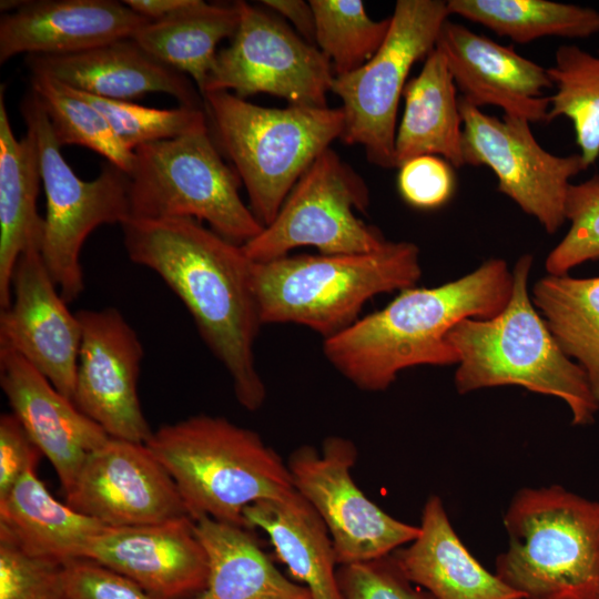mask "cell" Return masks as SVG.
Wrapping results in <instances>:
<instances>
[{
    "mask_svg": "<svg viewBox=\"0 0 599 599\" xmlns=\"http://www.w3.org/2000/svg\"><path fill=\"white\" fill-rule=\"evenodd\" d=\"M547 71L555 89L547 122L559 116L571 121L588 169L599 158V50L592 54L576 44H562Z\"/></svg>",
    "mask_w": 599,
    "mask_h": 599,
    "instance_id": "1f68e13d",
    "label": "cell"
},
{
    "mask_svg": "<svg viewBox=\"0 0 599 599\" xmlns=\"http://www.w3.org/2000/svg\"><path fill=\"white\" fill-rule=\"evenodd\" d=\"M30 82L61 148L72 144L88 148L130 172L134 152L119 141L105 118L90 102L49 77L31 74Z\"/></svg>",
    "mask_w": 599,
    "mask_h": 599,
    "instance_id": "d6a6232c",
    "label": "cell"
},
{
    "mask_svg": "<svg viewBox=\"0 0 599 599\" xmlns=\"http://www.w3.org/2000/svg\"><path fill=\"white\" fill-rule=\"evenodd\" d=\"M495 573L524 599H599V501L555 484L522 487L502 518Z\"/></svg>",
    "mask_w": 599,
    "mask_h": 599,
    "instance_id": "8992f818",
    "label": "cell"
},
{
    "mask_svg": "<svg viewBox=\"0 0 599 599\" xmlns=\"http://www.w3.org/2000/svg\"><path fill=\"white\" fill-rule=\"evenodd\" d=\"M83 558L121 573L158 599L192 598L204 590L209 575L207 555L190 516L105 527Z\"/></svg>",
    "mask_w": 599,
    "mask_h": 599,
    "instance_id": "ac0fdd59",
    "label": "cell"
},
{
    "mask_svg": "<svg viewBox=\"0 0 599 599\" xmlns=\"http://www.w3.org/2000/svg\"><path fill=\"white\" fill-rule=\"evenodd\" d=\"M530 296L562 352L583 369L599 404V276L548 274Z\"/></svg>",
    "mask_w": 599,
    "mask_h": 599,
    "instance_id": "f546056e",
    "label": "cell"
},
{
    "mask_svg": "<svg viewBox=\"0 0 599 599\" xmlns=\"http://www.w3.org/2000/svg\"><path fill=\"white\" fill-rule=\"evenodd\" d=\"M82 331L72 400L113 438L146 444L153 435L138 383L141 341L115 307L77 313Z\"/></svg>",
    "mask_w": 599,
    "mask_h": 599,
    "instance_id": "9a60e30c",
    "label": "cell"
},
{
    "mask_svg": "<svg viewBox=\"0 0 599 599\" xmlns=\"http://www.w3.org/2000/svg\"><path fill=\"white\" fill-rule=\"evenodd\" d=\"M150 21L123 1H26L18 10L1 14L0 63L21 53L73 54L134 38Z\"/></svg>",
    "mask_w": 599,
    "mask_h": 599,
    "instance_id": "44dd1931",
    "label": "cell"
},
{
    "mask_svg": "<svg viewBox=\"0 0 599 599\" xmlns=\"http://www.w3.org/2000/svg\"><path fill=\"white\" fill-rule=\"evenodd\" d=\"M203 100L214 141L233 163L263 226L343 132L341 108H265L225 91L206 93Z\"/></svg>",
    "mask_w": 599,
    "mask_h": 599,
    "instance_id": "52a82bcc",
    "label": "cell"
},
{
    "mask_svg": "<svg viewBox=\"0 0 599 599\" xmlns=\"http://www.w3.org/2000/svg\"><path fill=\"white\" fill-rule=\"evenodd\" d=\"M436 48L464 100L477 108L499 106L530 123L547 122L545 93L554 89L547 68L450 20L443 24Z\"/></svg>",
    "mask_w": 599,
    "mask_h": 599,
    "instance_id": "d6986e66",
    "label": "cell"
},
{
    "mask_svg": "<svg viewBox=\"0 0 599 599\" xmlns=\"http://www.w3.org/2000/svg\"><path fill=\"white\" fill-rule=\"evenodd\" d=\"M449 12L447 1L398 0L378 51L357 70L334 77L331 92L343 102L342 142L361 145L368 162L392 169L397 111L412 67L435 49Z\"/></svg>",
    "mask_w": 599,
    "mask_h": 599,
    "instance_id": "30bf717a",
    "label": "cell"
},
{
    "mask_svg": "<svg viewBox=\"0 0 599 599\" xmlns=\"http://www.w3.org/2000/svg\"><path fill=\"white\" fill-rule=\"evenodd\" d=\"M336 577L343 599H436L404 575L392 554L338 566Z\"/></svg>",
    "mask_w": 599,
    "mask_h": 599,
    "instance_id": "74e56055",
    "label": "cell"
},
{
    "mask_svg": "<svg viewBox=\"0 0 599 599\" xmlns=\"http://www.w3.org/2000/svg\"><path fill=\"white\" fill-rule=\"evenodd\" d=\"M65 504L108 527L190 516L176 484L146 444L110 437L82 464Z\"/></svg>",
    "mask_w": 599,
    "mask_h": 599,
    "instance_id": "2e32d148",
    "label": "cell"
},
{
    "mask_svg": "<svg viewBox=\"0 0 599 599\" xmlns=\"http://www.w3.org/2000/svg\"><path fill=\"white\" fill-rule=\"evenodd\" d=\"M236 4L237 30L230 45L217 52L202 97L222 91L242 99L267 93L290 105L327 108L334 73L319 49L261 9L245 1Z\"/></svg>",
    "mask_w": 599,
    "mask_h": 599,
    "instance_id": "7c38bea8",
    "label": "cell"
},
{
    "mask_svg": "<svg viewBox=\"0 0 599 599\" xmlns=\"http://www.w3.org/2000/svg\"><path fill=\"white\" fill-rule=\"evenodd\" d=\"M565 215L570 226L547 255L549 275H566L582 263L599 260V174L570 184Z\"/></svg>",
    "mask_w": 599,
    "mask_h": 599,
    "instance_id": "d590c367",
    "label": "cell"
},
{
    "mask_svg": "<svg viewBox=\"0 0 599 599\" xmlns=\"http://www.w3.org/2000/svg\"><path fill=\"white\" fill-rule=\"evenodd\" d=\"M121 226L129 258L156 273L185 305L240 405L260 409L266 387L254 345L262 323L253 261L242 245L187 217L130 219Z\"/></svg>",
    "mask_w": 599,
    "mask_h": 599,
    "instance_id": "6da1fadb",
    "label": "cell"
},
{
    "mask_svg": "<svg viewBox=\"0 0 599 599\" xmlns=\"http://www.w3.org/2000/svg\"><path fill=\"white\" fill-rule=\"evenodd\" d=\"M32 75L54 79L95 97L130 101L165 93L181 106L204 109L199 89L186 74L159 61L133 38L63 55H27Z\"/></svg>",
    "mask_w": 599,
    "mask_h": 599,
    "instance_id": "7402d4cb",
    "label": "cell"
},
{
    "mask_svg": "<svg viewBox=\"0 0 599 599\" xmlns=\"http://www.w3.org/2000/svg\"><path fill=\"white\" fill-rule=\"evenodd\" d=\"M512 288L506 261L491 258L471 273L436 287H407L384 308L323 339L328 363L361 390L387 389L397 375L420 365L458 363L447 341L463 319L500 313Z\"/></svg>",
    "mask_w": 599,
    "mask_h": 599,
    "instance_id": "7a4b0ae2",
    "label": "cell"
},
{
    "mask_svg": "<svg viewBox=\"0 0 599 599\" xmlns=\"http://www.w3.org/2000/svg\"><path fill=\"white\" fill-rule=\"evenodd\" d=\"M459 108L465 165L489 167L500 193L535 217L547 233H556L566 222L570 180L587 169L581 155L560 156L546 151L524 118L505 113L502 118L493 116L463 98Z\"/></svg>",
    "mask_w": 599,
    "mask_h": 599,
    "instance_id": "5bb4252c",
    "label": "cell"
},
{
    "mask_svg": "<svg viewBox=\"0 0 599 599\" xmlns=\"http://www.w3.org/2000/svg\"><path fill=\"white\" fill-rule=\"evenodd\" d=\"M169 471L193 520L245 527L244 509L296 493L287 464L261 436L221 416L163 425L146 443Z\"/></svg>",
    "mask_w": 599,
    "mask_h": 599,
    "instance_id": "277c9868",
    "label": "cell"
},
{
    "mask_svg": "<svg viewBox=\"0 0 599 599\" xmlns=\"http://www.w3.org/2000/svg\"><path fill=\"white\" fill-rule=\"evenodd\" d=\"M0 599H69L63 564L31 555L0 535Z\"/></svg>",
    "mask_w": 599,
    "mask_h": 599,
    "instance_id": "8d00e7d4",
    "label": "cell"
},
{
    "mask_svg": "<svg viewBox=\"0 0 599 599\" xmlns=\"http://www.w3.org/2000/svg\"><path fill=\"white\" fill-rule=\"evenodd\" d=\"M0 385L12 414L49 459L65 494L89 454L110 436L34 366L3 347Z\"/></svg>",
    "mask_w": 599,
    "mask_h": 599,
    "instance_id": "ffe728a7",
    "label": "cell"
},
{
    "mask_svg": "<svg viewBox=\"0 0 599 599\" xmlns=\"http://www.w3.org/2000/svg\"><path fill=\"white\" fill-rule=\"evenodd\" d=\"M128 176L131 219H194L238 245L264 227L209 126L136 148Z\"/></svg>",
    "mask_w": 599,
    "mask_h": 599,
    "instance_id": "ba28073f",
    "label": "cell"
},
{
    "mask_svg": "<svg viewBox=\"0 0 599 599\" xmlns=\"http://www.w3.org/2000/svg\"><path fill=\"white\" fill-rule=\"evenodd\" d=\"M74 91L105 118L119 141L133 152L141 145L209 126L204 109L181 105L174 109H156Z\"/></svg>",
    "mask_w": 599,
    "mask_h": 599,
    "instance_id": "e575fe53",
    "label": "cell"
},
{
    "mask_svg": "<svg viewBox=\"0 0 599 599\" xmlns=\"http://www.w3.org/2000/svg\"><path fill=\"white\" fill-rule=\"evenodd\" d=\"M315 17V44L331 62L334 77L365 64L383 44L390 18L368 17L361 0H309Z\"/></svg>",
    "mask_w": 599,
    "mask_h": 599,
    "instance_id": "836d02e7",
    "label": "cell"
},
{
    "mask_svg": "<svg viewBox=\"0 0 599 599\" xmlns=\"http://www.w3.org/2000/svg\"><path fill=\"white\" fill-rule=\"evenodd\" d=\"M246 528L263 530L292 577L313 599H343L332 538L316 510L297 491L278 499H262L243 512Z\"/></svg>",
    "mask_w": 599,
    "mask_h": 599,
    "instance_id": "cb8c5ba5",
    "label": "cell"
},
{
    "mask_svg": "<svg viewBox=\"0 0 599 599\" xmlns=\"http://www.w3.org/2000/svg\"><path fill=\"white\" fill-rule=\"evenodd\" d=\"M42 453L12 413L0 416V499L31 469Z\"/></svg>",
    "mask_w": 599,
    "mask_h": 599,
    "instance_id": "60d3db41",
    "label": "cell"
},
{
    "mask_svg": "<svg viewBox=\"0 0 599 599\" xmlns=\"http://www.w3.org/2000/svg\"><path fill=\"white\" fill-rule=\"evenodd\" d=\"M11 302L0 313V347L22 356L64 396L72 399L81 324L50 276L38 246L17 260Z\"/></svg>",
    "mask_w": 599,
    "mask_h": 599,
    "instance_id": "e0dca14e",
    "label": "cell"
},
{
    "mask_svg": "<svg viewBox=\"0 0 599 599\" xmlns=\"http://www.w3.org/2000/svg\"><path fill=\"white\" fill-rule=\"evenodd\" d=\"M63 578L69 599H158L131 579L85 558L63 564Z\"/></svg>",
    "mask_w": 599,
    "mask_h": 599,
    "instance_id": "ab89813d",
    "label": "cell"
},
{
    "mask_svg": "<svg viewBox=\"0 0 599 599\" xmlns=\"http://www.w3.org/2000/svg\"><path fill=\"white\" fill-rule=\"evenodd\" d=\"M369 201L364 179L329 148L300 177L274 220L242 248L258 263L302 246L319 254L373 252L387 240L356 214L366 212Z\"/></svg>",
    "mask_w": 599,
    "mask_h": 599,
    "instance_id": "8fae6325",
    "label": "cell"
},
{
    "mask_svg": "<svg viewBox=\"0 0 599 599\" xmlns=\"http://www.w3.org/2000/svg\"><path fill=\"white\" fill-rule=\"evenodd\" d=\"M193 0H126L123 1L138 14L154 21L169 17L190 6Z\"/></svg>",
    "mask_w": 599,
    "mask_h": 599,
    "instance_id": "7bdbcfd3",
    "label": "cell"
},
{
    "mask_svg": "<svg viewBox=\"0 0 599 599\" xmlns=\"http://www.w3.org/2000/svg\"><path fill=\"white\" fill-rule=\"evenodd\" d=\"M42 184L34 134L27 129L18 139L0 94V309L11 302V275L19 256L29 247L40 248L44 219L37 211Z\"/></svg>",
    "mask_w": 599,
    "mask_h": 599,
    "instance_id": "d4e9b609",
    "label": "cell"
},
{
    "mask_svg": "<svg viewBox=\"0 0 599 599\" xmlns=\"http://www.w3.org/2000/svg\"><path fill=\"white\" fill-rule=\"evenodd\" d=\"M194 528L209 575L204 590L189 599H313L274 566L251 529L210 517L194 520Z\"/></svg>",
    "mask_w": 599,
    "mask_h": 599,
    "instance_id": "83f0119b",
    "label": "cell"
},
{
    "mask_svg": "<svg viewBox=\"0 0 599 599\" xmlns=\"http://www.w3.org/2000/svg\"><path fill=\"white\" fill-rule=\"evenodd\" d=\"M418 527L412 542L392 552L412 582L436 599H524L470 554L439 496L426 499Z\"/></svg>",
    "mask_w": 599,
    "mask_h": 599,
    "instance_id": "603a6c76",
    "label": "cell"
},
{
    "mask_svg": "<svg viewBox=\"0 0 599 599\" xmlns=\"http://www.w3.org/2000/svg\"><path fill=\"white\" fill-rule=\"evenodd\" d=\"M262 3L286 18L306 42L315 44V17L313 8L303 0H263Z\"/></svg>",
    "mask_w": 599,
    "mask_h": 599,
    "instance_id": "b9f144b4",
    "label": "cell"
},
{
    "mask_svg": "<svg viewBox=\"0 0 599 599\" xmlns=\"http://www.w3.org/2000/svg\"><path fill=\"white\" fill-rule=\"evenodd\" d=\"M534 264L521 255L512 270L511 295L496 316L466 318L448 334L458 367L455 387L461 395L515 385L561 399L571 424L587 426L599 410L583 369L560 348L528 291Z\"/></svg>",
    "mask_w": 599,
    "mask_h": 599,
    "instance_id": "3957f363",
    "label": "cell"
},
{
    "mask_svg": "<svg viewBox=\"0 0 599 599\" xmlns=\"http://www.w3.org/2000/svg\"><path fill=\"white\" fill-rule=\"evenodd\" d=\"M252 274L262 325L297 324L326 339L359 319L374 296L415 286L422 267L415 243L387 241L368 253L253 262Z\"/></svg>",
    "mask_w": 599,
    "mask_h": 599,
    "instance_id": "5b68a950",
    "label": "cell"
},
{
    "mask_svg": "<svg viewBox=\"0 0 599 599\" xmlns=\"http://www.w3.org/2000/svg\"><path fill=\"white\" fill-rule=\"evenodd\" d=\"M105 527L54 499L35 469L0 499V535L31 555L60 564L83 558L90 541Z\"/></svg>",
    "mask_w": 599,
    "mask_h": 599,
    "instance_id": "4316f807",
    "label": "cell"
},
{
    "mask_svg": "<svg viewBox=\"0 0 599 599\" xmlns=\"http://www.w3.org/2000/svg\"><path fill=\"white\" fill-rule=\"evenodd\" d=\"M356 459L351 439L329 436L321 450L302 445L286 461L294 488L327 527L338 566L390 555L419 532L367 498L351 473Z\"/></svg>",
    "mask_w": 599,
    "mask_h": 599,
    "instance_id": "4fadbf2b",
    "label": "cell"
},
{
    "mask_svg": "<svg viewBox=\"0 0 599 599\" xmlns=\"http://www.w3.org/2000/svg\"><path fill=\"white\" fill-rule=\"evenodd\" d=\"M404 113L396 131L395 162L435 155L454 167L465 165L463 116L457 88L444 54L435 49L404 89Z\"/></svg>",
    "mask_w": 599,
    "mask_h": 599,
    "instance_id": "484cf974",
    "label": "cell"
},
{
    "mask_svg": "<svg viewBox=\"0 0 599 599\" xmlns=\"http://www.w3.org/2000/svg\"><path fill=\"white\" fill-rule=\"evenodd\" d=\"M449 16L479 23L517 43L545 37L588 38L599 33V11L548 0H449Z\"/></svg>",
    "mask_w": 599,
    "mask_h": 599,
    "instance_id": "4dcf8cb0",
    "label": "cell"
},
{
    "mask_svg": "<svg viewBox=\"0 0 599 599\" xmlns=\"http://www.w3.org/2000/svg\"><path fill=\"white\" fill-rule=\"evenodd\" d=\"M238 22L236 1L219 4L193 0L169 17L148 22L133 39L159 61L192 78L201 93L217 44L233 38Z\"/></svg>",
    "mask_w": 599,
    "mask_h": 599,
    "instance_id": "f1b7e54d",
    "label": "cell"
},
{
    "mask_svg": "<svg viewBox=\"0 0 599 599\" xmlns=\"http://www.w3.org/2000/svg\"><path fill=\"white\" fill-rule=\"evenodd\" d=\"M21 114L37 140L45 216L40 254L67 303L84 291L81 248L103 224L122 225L131 219L128 173L108 162L90 181L81 180L65 162L50 121L31 91L21 101Z\"/></svg>",
    "mask_w": 599,
    "mask_h": 599,
    "instance_id": "9c48e42d",
    "label": "cell"
},
{
    "mask_svg": "<svg viewBox=\"0 0 599 599\" xmlns=\"http://www.w3.org/2000/svg\"><path fill=\"white\" fill-rule=\"evenodd\" d=\"M397 187L403 200L419 210H434L453 195L455 176L451 165L439 156L422 155L399 167Z\"/></svg>",
    "mask_w": 599,
    "mask_h": 599,
    "instance_id": "f35d334b",
    "label": "cell"
}]
</instances>
